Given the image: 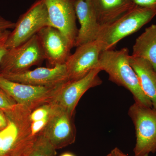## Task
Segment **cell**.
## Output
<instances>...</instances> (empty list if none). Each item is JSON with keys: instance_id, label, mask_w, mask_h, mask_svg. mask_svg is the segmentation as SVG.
I'll return each mask as SVG.
<instances>
[{"instance_id": "cell-22", "label": "cell", "mask_w": 156, "mask_h": 156, "mask_svg": "<svg viewBox=\"0 0 156 156\" xmlns=\"http://www.w3.org/2000/svg\"><path fill=\"white\" fill-rule=\"evenodd\" d=\"M10 33V30H7L0 33V63L9 50L6 43Z\"/></svg>"}, {"instance_id": "cell-5", "label": "cell", "mask_w": 156, "mask_h": 156, "mask_svg": "<svg viewBox=\"0 0 156 156\" xmlns=\"http://www.w3.org/2000/svg\"><path fill=\"white\" fill-rule=\"evenodd\" d=\"M48 26L50 24L44 0H37L15 23L7 40V48L11 49L22 44Z\"/></svg>"}, {"instance_id": "cell-26", "label": "cell", "mask_w": 156, "mask_h": 156, "mask_svg": "<svg viewBox=\"0 0 156 156\" xmlns=\"http://www.w3.org/2000/svg\"><path fill=\"white\" fill-rule=\"evenodd\" d=\"M113 150L114 151L115 153L116 156H131L124 153L122 151L120 150L118 148H115V149H114ZM142 156H148V154H145Z\"/></svg>"}, {"instance_id": "cell-23", "label": "cell", "mask_w": 156, "mask_h": 156, "mask_svg": "<svg viewBox=\"0 0 156 156\" xmlns=\"http://www.w3.org/2000/svg\"><path fill=\"white\" fill-rule=\"evenodd\" d=\"M135 5L156 10V0H132Z\"/></svg>"}, {"instance_id": "cell-29", "label": "cell", "mask_w": 156, "mask_h": 156, "mask_svg": "<svg viewBox=\"0 0 156 156\" xmlns=\"http://www.w3.org/2000/svg\"><path fill=\"white\" fill-rule=\"evenodd\" d=\"M113 151H114V156H116L115 154V153L114 151V150H113Z\"/></svg>"}, {"instance_id": "cell-24", "label": "cell", "mask_w": 156, "mask_h": 156, "mask_svg": "<svg viewBox=\"0 0 156 156\" xmlns=\"http://www.w3.org/2000/svg\"><path fill=\"white\" fill-rule=\"evenodd\" d=\"M15 23L0 16V33L9 29H14Z\"/></svg>"}, {"instance_id": "cell-16", "label": "cell", "mask_w": 156, "mask_h": 156, "mask_svg": "<svg viewBox=\"0 0 156 156\" xmlns=\"http://www.w3.org/2000/svg\"><path fill=\"white\" fill-rule=\"evenodd\" d=\"M101 26L111 23L133 9L132 0H91Z\"/></svg>"}, {"instance_id": "cell-28", "label": "cell", "mask_w": 156, "mask_h": 156, "mask_svg": "<svg viewBox=\"0 0 156 156\" xmlns=\"http://www.w3.org/2000/svg\"><path fill=\"white\" fill-rule=\"evenodd\" d=\"M106 156H114V153L113 150H112L111 152L108 154Z\"/></svg>"}, {"instance_id": "cell-10", "label": "cell", "mask_w": 156, "mask_h": 156, "mask_svg": "<svg viewBox=\"0 0 156 156\" xmlns=\"http://www.w3.org/2000/svg\"><path fill=\"white\" fill-rule=\"evenodd\" d=\"M75 2V0H44L50 26L60 31L73 48L79 30L76 24Z\"/></svg>"}, {"instance_id": "cell-4", "label": "cell", "mask_w": 156, "mask_h": 156, "mask_svg": "<svg viewBox=\"0 0 156 156\" xmlns=\"http://www.w3.org/2000/svg\"><path fill=\"white\" fill-rule=\"evenodd\" d=\"M134 124L136 141L135 156H142L156 152V111L152 108L135 101L128 109Z\"/></svg>"}, {"instance_id": "cell-21", "label": "cell", "mask_w": 156, "mask_h": 156, "mask_svg": "<svg viewBox=\"0 0 156 156\" xmlns=\"http://www.w3.org/2000/svg\"><path fill=\"white\" fill-rule=\"evenodd\" d=\"M50 114L48 115V116L41 120L32 122L31 124V129L33 135L35 136H38V134L43 131L48 122Z\"/></svg>"}, {"instance_id": "cell-12", "label": "cell", "mask_w": 156, "mask_h": 156, "mask_svg": "<svg viewBox=\"0 0 156 156\" xmlns=\"http://www.w3.org/2000/svg\"><path fill=\"white\" fill-rule=\"evenodd\" d=\"M45 59L52 67L65 64L73 48L58 30L48 26L37 34Z\"/></svg>"}, {"instance_id": "cell-27", "label": "cell", "mask_w": 156, "mask_h": 156, "mask_svg": "<svg viewBox=\"0 0 156 156\" xmlns=\"http://www.w3.org/2000/svg\"><path fill=\"white\" fill-rule=\"evenodd\" d=\"M60 156H76L74 154L71 153L66 152L62 154Z\"/></svg>"}, {"instance_id": "cell-9", "label": "cell", "mask_w": 156, "mask_h": 156, "mask_svg": "<svg viewBox=\"0 0 156 156\" xmlns=\"http://www.w3.org/2000/svg\"><path fill=\"white\" fill-rule=\"evenodd\" d=\"M101 71L100 69L96 68L84 77L66 82L57 89L51 102L71 114L74 115L76 107L82 96L89 89L102 83V81L98 76Z\"/></svg>"}, {"instance_id": "cell-25", "label": "cell", "mask_w": 156, "mask_h": 156, "mask_svg": "<svg viewBox=\"0 0 156 156\" xmlns=\"http://www.w3.org/2000/svg\"><path fill=\"white\" fill-rule=\"evenodd\" d=\"M8 124L7 117L5 112L0 109V130L5 128Z\"/></svg>"}, {"instance_id": "cell-13", "label": "cell", "mask_w": 156, "mask_h": 156, "mask_svg": "<svg viewBox=\"0 0 156 156\" xmlns=\"http://www.w3.org/2000/svg\"><path fill=\"white\" fill-rule=\"evenodd\" d=\"M10 80L32 86L56 87L69 81L65 64L39 67L18 73L0 74Z\"/></svg>"}, {"instance_id": "cell-2", "label": "cell", "mask_w": 156, "mask_h": 156, "mask_svg": "<svg viewBox=\"0 0 156 156\" xmlns=\"http://www.w3.org/2000/svg\"><path fill=\"white\" fill-rule=\"evenodd\" d=\"M129 50L123 48L102 51L98 68L108 75L109 80L125 87L133 95L135 101L152 108V103L143 91L136 73L129 63Z\"/></svg>"}, {"instance_id": "cell-8", "label": "cell", "mask_w": 156, "mask_h": 156, "mask_svg": "<svg viewBox=\"0 0 156 156\" xmlns=\"http://www.w3.org/2000/svg\"><path fill=\"white\" fill-rule=\"evenodd\" d=\"M61 86L53 88L32 86L10 80L0 74V89L18 104L33 110L50 102Z\"/></svg>"}, {"instance_id": "cell-17", "label": "cell", "mask_w": 156, "mask_h": 156, "mask_svg": "<svg viewBox=\"0 0 156 156\" xmlns=\"http://www.w3.org/2000/svg\"><path fill=\"white\" fill-rule=\"evenodd\" d=\"M131 56L145 59L156 71V24H152L135 41Z\"/></svg>"}, {"instance_id": "cell-3", "label": "cell", "mask_w": 156, "mask_h": 156, "mask_svg": "<svg viewBox=\"0 0 156 156\" xmlns=\"http://www.w3.org/2000/svg\"><path fill=\"white\" fill-rule=\"evenodd\" d=\"M156 15V10L134 6L111 23L101 27L96 40L102 51L112 49L118 42L134 33Z\"/></svg>"}, {"instance_id": "cell-20", "label": "cell", "mask_w": 156, "mask_h": 156, "mask_svg": "<svg viewBox=\"0 0 156 156\" xmlns=\"http://www.w3.org/2000/svg\"><path fill=\"white\" fill-rule=\"evenodd\" d=\"M17 103L9 95L0 89V109L3 111L13 108Z\"/></svg>"}, {"instance_id": "cell-19", "label": "cell", "mask_w": 156, "mask_h": 156, "mask_svg": "<svg viewBox=\"0 0 156 156\" xmlns=\"http://www.w3.org/2000/svg\"><path fill=\"white\" fill-rule=\"evenodd\" d=\"M52 108L51 102H48L42 105L32 111L30 119L31 122H36L41 120L50 114Z\"/></svg>"}, {"instance_id": "cell-1", "label": "cell", "mask_w": 156, "mask_h": 156, "mask_svg": "<svg viewBox=\"0 0 156 156\" xmlns=\"http://www.w3.org/2000/svg\"><path fill=\"white\" fill-rule=\"evenodd\" d=\"M33 110L17 104L5 111L8 124L0 130V156H26L37 136L33 135L30 119Z\"/></svg>"}, {"instance_id": "cell-14", "label": "cell", "mask_w": 156, "mask_h": 156, "mask_svg": "<svg viewBox=\"0 0 156 156\" xmlns=\"http://www.w3.org/2000/svg\"><path fill=\"white\" fill-rule=\"evenodd\" d=\"M76 16L80 24L75 47L97 39L101 29L95 9L91 0H75Z\"/></svg>"}, {"instance_id": "cell-15", "label": "cell", "mask_w": 156, "mask_h": 156, "mask_svg": "<svg viewBox=\"0 0 156 156\" xmlns=\"http://www.w3.org/2000/svg\"><path fill=\"white\" fill-rule=\"evenodd\" d=\"M129 63L136 73L143 91L151 101L156 111V71L144 58L130 55Z\"/></svg>"}, {"instance_id": "cell-11", "label": "cell", "mask_w": 156, "mask_h": 156, "mask_svg": "<svg viewBox=\"0 0 156 156\" xmlns=\"http://www.w3.org/2000/svg\"><path fill=\"white\" fill-rule=\"evenodd\" d=\"M102 51L101 45L96 40L77 47L65 64L69 80L81 79L98 68Z\"/></svg>"}, {"instance_id": "cell-7", "label": "cell", "mask_w": 156, "mask_h": 156, "mask_svg": "<svg viewBox=\"0 0 156 156\" xmlns=\"http://www.w3.org/2000/svg\"><path fill=\"white\" fill-rule=\"evenodd\" d=\"M50 102L52 108L49 120L40 134L56 150L71 145L75 141L76 132L73 120L74 115L71 114Z\"/></svg>"}, {"instance_id": "cell-18", "label": "cell", "mask_w": 156, "mask_h": 156, "mask_svg": "<svg viewBox=\"0 0 156 156\" xmlns=\"http://www.w3.org/2000/svg\"><path fill=\"white\" fill-rule=\"evenodd\" d=\"M56 150L40 134L30 152L26 156H56Z\"/></svg>"}, {"instance_id": "cell-6", "label": "cell", "mask_w": 156, "mask_h": 156, "mask_svg": "<svg viewBox=\"0 0 156 156\" xmlns=\"http://www.w3.org/2000/svg\"><path fill=\"white\" fill-rule=\"evenodd\" d=\"M44 59L38 37L35 35L22 44L8 50L0 63V74L23 72Z\"/></svg>"}]
</instances>
